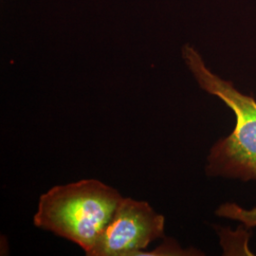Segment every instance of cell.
Wrapping results in <instances>:
<instances>
[{
    "label": "cell",
    "mask_w": 256,
    "mask_h": 256,
    "mask_svg": "<svg viewBox=\"0 0 256 256\" xmlns=\"http://www.w3.org/2000/svg\"><path fill=\"white\" fill-rule=\"evenodd\" d=\"M122 198L116 189L94 178L56 185L40 196L34 224L92 256Z\"/></svg>",
    "instance_id": "cell-1"
},
{
    "label": "cell",
    "mask_w": 256,
    "mask_h": 256,
    "mask_svg": "<svg viewBox=\"0 0 256 256\" xmlns=\"http://www.w3.org/2000/svg\"><path fill=\"white\" fill-rule=\"evenodd\" d=\"M182 56L204 92L218 97L234 111L236 122L228 137L216 142L207 158L210 176L256 180V101L238 92L234 84L222 80L206 66L202 56L191 46H184Z\"/></svg>",
    "instance_id": "cell-2"
},
{
    "label": "cell",
    "mask_w": 256,
    "mask_h": 256,
    "mask_svg": "<svg viewBox=\"0 0 256 256\" xmlns=\"http://www.w3.org/2000/svg\"><path fill=\"white\" fill-rule=\"evenodd\" d=\"M164 216L146 202L124 198L92 256H137L164 236Z\"/></svg>",
    "instance_id": "cell-3"
},
{
    "label": "cell",
    "mask_w": 256,
    "mask_h": 256,
    "mask_svg": "<svg viewBox=\"0 0 256 256\" xmlns=\"http://www.w3.org/2000/svg\"><path fill=\"white\" fill-rule=\"evenodd\" d=\"M194 250H183L173 239L165 238L164 242L152 250H142L138 254L137 256H194Z\"/></svg>",
    "instance_id": "cell-4"
}]
</instances>
